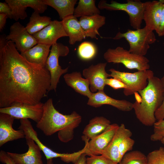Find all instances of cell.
I'll return each mask as SVG.
<instances>
[{
    "label": "cell",
    "instance_id": "20",
    "mask_svg": "<svg viewBox=\"0 0 164 164\" xmlns=\"http://www.w3.org/2000/svg\"><path fill=\"white\" fill-rule=\"evenodd\" d=\"M162 5L161 0L147 1L144 12L145 26L156 33L159 27Z\"/></svg>",
    "mask_w": 164,
    "mask_h": 164
},
{
    "label": "cell",
    "instance_id": "12",
    "mask_svg": "<svg viewBox=\"0 0 164 164\" xmlns=\"http://www.w3.org/2000/svg\"><path fill=\"white\" fill-rule=\"evenodd\" d=\"M107 63H100L95 65L92 64L83 70V75L89 81L90 89L92 93L104 91L106 80L111 77L110 74L105 70Z\"/></svg>",
    "mask_w": 164,
    "mask_h": 164
},
{
    "label": "cell",
    "instance_id": "34",
    "mask_svg": "<svg viewBox=\"0 0 164 164\" xmlns=\"http://www.w3.org/2000/svg\"><path fill=\"white\" fill-rule=\"evenodd\" d=\"M106 85H108L114 90L121 88L125 89V84L121 80L115 78H107L105 81Z\"/></svg>",
    "mask_w": 164,
    "mask_h": 164
},
{
    "label": "cell",
    "instance_id": "13",
    "mask_svg": "<svg viewBox=\"0 0 164 164\" xmlns=\"http://www.w3.org/2000/svg\"><path fill=\"white\" fill-rule=\"evenodd\" d=\"M19 128L24 131L25 137L29 138L34 140L43 152L47 160L57 158H60L61 160H67L72 159L76 155L75 152L72 153H57L44 145L39 139L37 132L28 119H20Z\"/></svg>",
    "mask_w": 164,
    "mask_h": 164
},
{
    "label": "cell",
    "instance_id": "3",
    "mask_svg": "<svg viewBox=\"0 0 164 164\" xmlns=\"http://www.w3.org/2000/svg\"><path fill=\"white\" fill-rule=\"evenodd\" d=\"M146 87L134 94L133 109L137 119L143 125H153L156 121L155 114L163 100V88L161 79L154 76L148 80Z\"/></svg>",
    "mask_w": 164,
    "mask_h": 164
},
{
    "label": "cell",
    "instance_id": "8",
    "mask_svg": "<svg viewBox=\"0 0 164 164\" xmlns=\"http://www.w3.org/2000/svg\"><path fill=\"white\" fill-rule=\"evenodd\" d=\"M111 77L117 79L123 83L126 86L123 93L126 96L134 94L144 89L147 85V81L154 76L152 70H138L133 73L121 72L113 68L109 70Z\"/></svg>",
    "mask_w": 164,
    "mask_h": 164
},
{
    "label": "cell",
    "instance_id": "35",
    "mask_svg": "<svg viewBox=\"0 0 164 164\" xmlns=\"http://www.w3.org/2000/svg\"><path fill=\"white\" fill-rule=\"evenodd\" d=\"M161 80L164 90L163 100L161 105L155 114V118L157 121L163 120L164 118V76L161 78Z\"/></svg>",
    "mask_w": 164,
    "mask_h": 164
},
{
    "label": "cell",
    "instance_id": "11",
    "mask_svg": "<svg viewBox=\"0 0 164 164\" xmlns=\"http://www.w3.org/2000/svg\"><path fill=\"white\" fill-rule=\"evenodd\" d=\"M6 39L7 41H12L14 43L17 50L21 53L38 44L36 39L19 22H15L10 26L9 33L6 36Z\"/></svg>",
    "mask_w": 164,
    "mask_h": 164
},
{
    "label": "cell",
    "instance_id": "4",
    "mask_svg": "<svg viewBox=\"0 0 164 164\" xmlns=\"http://www.w3.org/2000/svg\"><path fill=\"white\" fill-rule=\"evenodd\" d=\"M132 135L131 131L126 128L124 124H121L101 155L118 164L124 155L133 149L135 141L131 138Z\"/></svg>",
    "mask_w": 164,
    "mask_h": 164
},
{
    "label": "cell",
    "instance_id": "28",
    "mask_svg": "<svg viewBox=\"0 0 164 164\" xmlns=\"http://www.w3.org/2000/svg\"><path fill=\"white\" fill-rule=\"evenodd\" d=\"M95 3V0H79L73 15L77 18L99 15L100 9L96 7Z\"/></svg>",
    "mask_w": 164,
    "mask_h": 164
},
{
    "label": "cell",
    "instance_id": "14",
    "mask_svg": "<svg viewBox=\"0 0 164 164\" xmlns=\"http://www.w3.org/2000/svg\"><path fill=\"white\" fill-rule=\"evenodd\" d=\"M119 126L116 123L111 124L103 132L88 142H85L84 153L90 156L101 155L111 140Z\"/></svg>",
    "mask_w": 164,
    "mask_h": 164
},
{
    "label": "cell",
    "instance_id": "26",
    "mask_svg": "<svg viewBox=\"0 0 164 164\" xmlns=\"http://www.w3.org/2000/svg\"><path fill=\"white\" fill-rule=\"evenodd\" d=\"M43 0L46 5L52 7L57 11L61 20L73 15L74 6L77 1V0Z\"/></svg>",
    "mask_w": 164,
    "mask_h": 164
},
{
    "label": "cell",
    "instance_id": "37",
    "mask_svg": "<svg viewBox=\"0 0 164 164\" xmlns=\"http://www.w3.org/2000/svg\"><path fill=\"white\" fill-rule=\"evenodd\" d=\"M0 161L5 164H16L7 152L2 150L0 152Z\"/></svg>",
    "mask_w": 164,
    "mask_h": 164
},
{
    "label": "cell",
    "instance_id": "6",
    "mask_svg": "<svg viewBox=\"0 0 164 164\" xmlns=\"http://www.w3.org/2000/svg\"><path fill=\"white\" fill-rule=\"evenodd\" d=\"M103 57L107 62L121 63L129 69L145 70L150 67L149 61L145 56L131 53L121 46L109 48L104 54Z\"/></svg>",
    "mask_w": 164,
    "mask_h": 164
},
{
    "label": "cell",
    "instance_id": "2",
    "mask_svg": "<svg viewBox=\"0 0 164 164\" xmlns=\"http://www.w3.org/2000/svg\"><path fill=\"white\" fill-rule=\"evenodd\" d=\"M81 121V116L75 111L68 115L60 113L54 107L52 99L49 98L44 103L43 115L36 127L47 136L58 132L59 139L66 143L73 139L74 130Z\"/></svg>",
    "mask_w": 164,
    "mask_h": 164
},
{
    "label": "cell",
    "instance_id": "10",
    "mask_svg": "<svg viewBox=\"0 0 164 164\" xmlns=\"http://www.w3.org/2000/svg\"><path fill=\"white\" fill-rule=\"evenodd\" d=\"M44 103L31 105L15 103L11 106L0 108V113L6 114L15 119H30L37 123L40 120L43 111Z\"/></svg>",
    "mask_w": 164,
    "mask_h": 164
},
{
    "label": "cell",
    "instance_id": "15",
    "mask_svg": "<svg viewBox=\"0 0 164 164\" xmlns=\"http://www.w3.org/2000/svg\"><path fill=\"white\" fill-rule=\"evenodd\" d=\"M12 9L13 18L16 21L24 19L27 17L26 12L27 7H30L35 12L43 13L47 9L48 6L43 0H5Z\"/></svg>",
    "mask_w": 164,
    "mask_h": 164
},
{
    "label": "cell",
    "instance_id": "40",
    "mask_svg": "<svg viewBox=\"0 0 164 164\" xmlns=\"http://www.w3.org/2000/svg\"><path fill=\"white\" fill-rule=\"evenodd\" d=\"M86 155L84 152L82 153L75 164H86Z\"/></svg>",
    "mask_w": 164,
    "mask_h": 164
},
{
    "label": "cell",
    "instance_id": "33",
    "mask_svg": "<svg viewBox=\"0 0 164 164\" xmlns=\"http://www.w3.org/2000/svg\"><path fill=\"white\" fill-rule=\"evenodd\" d=\"M86 164H118L102 155H93L87 158Z\"/></svg>",
    "mask_w": 164,
    "mask_h": 164
},
{
    "label": "cell",
    "instance_id": "32",
    "mask_svg": "<svg viewBox=\"0 0 164 164\" xmlns=\"http://www.w3.org/2000/svg\"><path fill=\"white\" fill-rule=\"evenodd\" d=\"M153 133L150 136L151 141H160L164 138V120H158L153 125Z\"/></svg>",
    "mask_w": 164,
    "mask_h": 164
},
{
    "label": "cell",
    "instance_id": "29",
    "mask_svg": "<svg viewBox=\"0 0 164 164\" xmlns=\"http://www.w3.org/2000/svg\"><path fill=\"white\" fill-rule=\"evenodd\" d=\"M77 52L79 57L81 59L84 60H90L96 56L97 49L93 43L84 41L79 45Z\"/></svg>",
    "mask_w": 164,
    "mask_h": 164
},
{
    "label": "cell",
    "instance_id": "19",
    "mask_svg": "<svg viewBox=\"0 0 164 164\" xmlns=\"http://www.w3.org/2000/svg\"><path fill=\"white\" fill-rule=\"evenodd\" d=\"M15 118L6 114L0 113V146L8 142L24 138L25 135L21 129L14 130L12 125Z\"/></svg>",
    "mask_w": 164,
    "mask_h": 164
},
{
    "label": "cell",
    "instance_id": "24",
    "mask_svg": "<svg viewBox=\"0 0 164 164\" xmlns=\"http://www.w3.org/2000/svg\"><path fill=\"white\" fill-rule=\"evenodd\" d=\"M51 46L38 43L26 51L21 53L27 60L32 63L46 67Z\"/></svg>",
    "mask_w": 164,
    "mask_h": 164
},
{
    "label": "cell",
    "instance_id": "7",
    "mask_svg": "<svg viewBox=\"0 0 164 164\" xmlns=\"http://www.w3.org/2000/svg\"><path fill=\"white\" fill-rule=\"evenodd\" d=\"M147 3V1L143 2L139 0H128L125 3L111 1L109 3L106 0H101L98 4V8L100 9L125 12L129 16L130 26L136 29L141 28Z\"/></svg>",
    "mask_w": 164,
    "mask_h": 164
},
{
    "label": "cell",
    "instance_id": "23",
    "mask_svg": "<svg viewBox=\"0 0 164 164\" xmlns=\"http://www.w3.org/2000/svg\"><path fill=\"white\" fill-rule=\"evenodd\" d=\"M106 17L97 15L80 18L79 22L84 30L86 37L97 39V36H101L98 31L105 23Z\"/></svg>",
    "mask_w": 164,
    "mask_h": 164
},
{
    "label": "cell",
    "instance_id": "17",
    "mask_svg": "<svg viewBox=\"0 0 164 164\" xmlns=\"http://www.w3.org/2000/svg\"><path fill=\"white\" fill-rule=\"evenodd\" d=\"M87 104L95 108L104 104L109 105L124 111H129L133 109L132 103L125 100H118L111 98L107 95L104 91L92 93Z\"/></svg>",
    "mask_w": 164,
    "mask_h": 164
},
{
    "label": "cell",
    "instance_id": "21",
    "mask_svg": "<svg viewBox=\"0 0 164 164\" xmlns=\"http://www.w3.org/2000/svg\"><path fill=\"white\" fill-rule=\"evenodd\" d=\"M61 22L69 37V42L70 45H73L77 42H81L86 37L79 20L73 15L65 18Z\"/></svg>",
    "mask_w": 164,
    "mask_h": 164
},
{
    "label": "cell",
    "instance_id": "30",
    "mask_svg": "<svg viewBox=\"0 0 164 164\" xmlns=\"http://www.w3.org/2000/svg\"><path fill=\"white\" fill-rule=\"evenodd\" d=\"M146 156L140 151L135 150L126 153L119 164H146Z\"/></svg>",
    "mask_w": 164,
    "mask_h": 164
},
{
    "label": "cell",
    "instance_id": "42",
    "mask_svg": "<svg viewBox=\"0 0 164 164\" xmlns=\"http://www.w3.org/2000/svg\"><path fill=\"white\" fill-rule=\"evenodd\" d=\"M160 141L161 142L162 144L164 145V138L162 139Z\"/></svg>",
    "mask_w": 164,
    "mask_h": 164
},
{
    "label": "cell",
    "instance_id": "25",
    "mask_svg": "<svg viewBox=\"0 0 164 164\" xmlns=\"http://www.w3.org/2000/svg\"><path fill=\"white\" fill-rule=\"evenodd\" d=\"M63 78L67 84L76 92L88 98L91 97L92 93L89 88V82L88 80L82 77L80 72L75 71L66 73L64 75Z\"/></svg>",
    "mask_w": 164,
    "mask_h": 164
},
{
    "label": "cell",
    "instance_id": "36",
    "mask_svg": "<svg viewBox=\"0 0 164 164\" xmlns=\"http://www.w3.org/2000/svg\"><path fill=\"white\" fill-rule=\"evenodd\" d=\"M0 13L7 15L8 18L13 19V13L12 9L5 2H0Z\"/></svg>",
    "mask_w": 164,
    "mask_h": 164
},
{
    "label": "cell",
    "instance_id": "31",
    "mask_svg": "<svg viewBox=\"0 0 164 164\" xmlns=\"http://www.w3.org/2000/svg\"><path fill=\"white\" fill-rule=\"evenodd\" d=\"M146 164H164V148L160 147L149 153Z\"/></svg>",
    "mask_w": 164,
    "mask_h": 164
},
{
    "label": "cell",
    "instance_id": "9",
    "mask_svg": "<svg viewBox=\"0 0 164 164\" xmlns=\"http://www.w3.org/2000/svg\"><path fill=\"white\" fill-rule=\"evenodd\" d=\"M69 51L68 47L61 43H57L52 46L46 64L51 76L50 91H56L61 76L68 71V67L63 69L60 65L59 58L60 56H67Z\"/></svg>",
    "mask_w": 164,
    "mask_h": 164
},
{
    "label": "cell",
    "instance_id": "1",
    "mask_svg": "<svg viewBox=\"0 0 164 164\" xmlns=\"http://www.w3.org/2000/svg\"><path fill=\"white\" fill-rule=\"evenodd\" d=\"M51 76L46 67L27 60L12 41L0 42V108L15 103L34 105L50 91Z\"/></svg>",
    "mask_w": 164,
    "mask_h": 164
},
{
    "label": "cell",
    "instance_id": "22",
    "mask_svg": "<svg viewBox=\"0 0 164 164\" xmlns=\"http://www.w3.org/2000/svg\"><path fill=\"white\" fill-rule=\"evenodd\" d=\"M111 124L110 121L103 116H96L90 120L83 132L81 138L84 142H88L99 135Z\"/></svg>",
    "mask_w": 164,
    "mask_h": 164
},
{
    "label": "cell",
    "instance_id": "16",
    "mask_svg": "<svg viewBox=\"0 0 164 164\" xmlns=\"http://www.w3.org/2000/svg\"><path fill=\"white\" fill-rule=\"evenodd\" d=\"M38 43L52 46L59 38L67 36L61 21H52L48 26L32 35Z\"/></svg>",
    "mask_w": 164,
    "mask_h": 164
},
{
    "label": "cell",
    "instance_id": "18",
    "mask_svg": "<svg viewBox=\"0 0 164 164\" xmlns=\"http://www.w3.org/2000/svg\"><path fill=\"white\" fill-rule=\"evenodd\" d=\"M28 147L27 151L19 154L7 152L16 164H43L41 149L31 138L25 137Z\"/></svg>",
    "mask_w": 164,
    "mask_h": 164
},
{
    "label": "cell",
    "instance_id": "41",
    "mask_svg": "<svg viewBox=\"0 0 164 164\" xmlns=\"http://www.w3.org/2000/svg\"><path fill=\"white\" fill-rule=\"evenodd\" d=\"M46 164H53V159H50L47 160Z\"/></svg>",
    "mask_w": 164,
    "mask_h": 164
},
{
    "label": "cell",
    "instance_id": "38",
    "mask_svg": "<svg viewBox=\"0 0 164 164\" xmlns=\"http://www.w3.org/2000/svg\"><path fill=\"white\" fill-rule=\"evenodd\" d=\"M163 3L159 27L156 33L159 36H164V0H161Z\"/></svg>",
    "mask_w": 164,
    "mask_h": 164
},
{
    "label": "cell",
    "instance_id": "39",
    "mask_svg": "<svg viewBox=\"0 0 164 164\" xmlns=\"http://www.w3.org/2000/svg\"><path fill=\"white\" fill-rule=\"evenodd\" d=\"M8 18L7 15L0 13V31H2L5 26L6 19Z\"/></svg>",
    "mask_w": 164,
    "mask_h": 164
},
{
    "label": "cell",
    "instance_id": "5",
    "mask_svg": "<svg viewBox=\"0 0 164 164\" xmlns=\"http://www.w3.org/2000/svg\"><path fill=\"white\" fill-rule=\"evenodd\" d=\"M114 40L124 38L129 45V51L138 55L145 56L150 48V45L156 40L153 31L145 26L135 30L128 29L125 32H118L114 37Z\"/></svg>",
    "mask_w": 164,
    "mask_h": 164
},
{
    "label": "cell",
    "instance_id": "27",
    "mask_svg": "<svg viewBox=\"0 0 164 164\" xmlns=\"http://www.w3.org/2000/svg\"><path fill=\"white\" fill-rule=\"evenodd\" d=\"M52 21L50 17L41 16L39 13L34 11L30 17L29 22L26 28L30 34L33 35L48 26Z\"/></svg>",
    "mask_w": 164,
    "mask_h": 164
}]
</instances>
